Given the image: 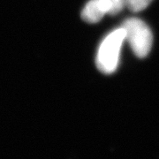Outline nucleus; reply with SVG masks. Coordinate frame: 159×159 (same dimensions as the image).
<instances>
[{
    "instance_id": "nucleus-2",
    "label": "nucleus",
    "mask_w": 159,
    "mask_h": 159,
    "mask_svg": "<svg viewBox=\"0 0 159 159\" xmlns=\"http://www.w3.org/2000/svg\"><path fill=\"white\" fill-rule=\"evenodd\" d=\"M121 28L125 30V38L131 49L138 57L148 56L152 47L153 35L148 25L137 18L124 20Z\"/></svg>"
},
{
    "instance_id": "nucleus-3",
    "label": "nucleus",
    "mask_w": 159,
    "mask_h": 159,
    "mask_svg": "<svg viewBox=\"0 0 159 159\" xmlns=\"http://www.w3.org/2000/svg\"><path fill=\"white\" fill-rule=\"evenodd\" d=\"M125 7V0H90L81 11V18L88 23L100 21L105 14H117Z\"/></svg>"
},
{
    "instance_id": "nucleus-4",
    "label": "nucleus",
    "mask_w": 159,
    "mask_h": 159,
    "mask_svg": "<svg viewBox=\"0 0 159 159\" xmlns=\"http://www.w3.org/2000/svg\"><path fill=\"white\" fill-rule=\"evenodd\" d=\"M152 2V0H125V6L134 12L144 10Z\"/></svg>"
},
{
    "instance_id": "nucleus-1",
    "label": "nucleus",
    "mask_w": 159,
    "mask_h": 159,
    "mask_svg": "<svg viewBox=\"0 0 159 159\" xmlns=\"http://www.w3.org/2000/svg\"><path fill=\"white\" fill-rule=\"evenodd\" d=\"M125 38L122 28L114 29L102 40L97 56V66L102 74H111L118 67L119 52Z\"/></svg>"
}]
</instances>
